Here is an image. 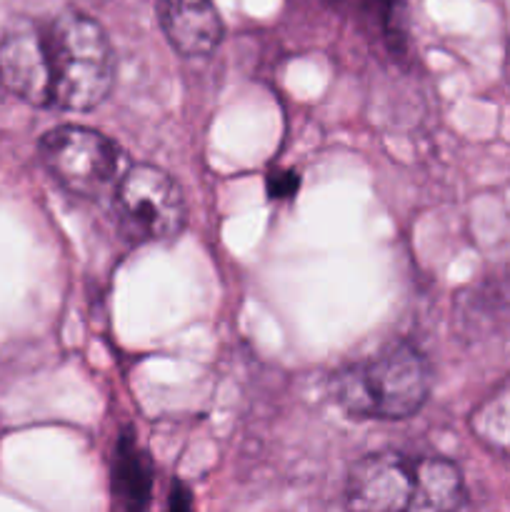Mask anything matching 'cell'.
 Returning <instances> with one entry per match:
<instances>
[{"label": "cell", "instance_id": "cell-5", "mask_svg": "<svg viewBox=\"0 0 510 512\" xmlns=\"http://www.w3.org/2000/svg\"><path fill=\"white\" fill-rule=\"evenodd\" d=\"M48 173L78 198H100L118 183V145L85 125H58L38 143Z\"/></svg>", "mask_w": 510, "mask_h": 512}, {"label": "cell", "instance_id": "cell-3", "mask_svg": "<svg viewBox=\"0 0 510 512\" xmlns=\"http://www.w3.org/2000/svg\"><path fill=\"white\" fill-rule=\"evenodd\" d=\"M433 385L428 360L410 343H390L370 358L345 365L333 378V395L355 418L403 420L425 405Z\"/></svg>", "mask_w": 510, "mask_h": 512}, {"label": "cell", "instance_id": "cell-8", "mask_svg": "<svg viewBox=\"0 0 510 512\" xmlns=\"http://www.w3.org/2000/svg\"><path fill=\"white\" fill-rule=\"evenodd\" d=\"M470 428L480 443L510 458V378L490 390L488 398L473 410Z\"/></svg>", "mask_w": 510, "mask_h": 512}, {"label": "cell", "instance_id": "cell-12", "mask_svg": "<svg viewBox=\"0 0 510 512\" xmlns=\"http://www.w3.org/2000/svg\"><path fill=\"white\" fill-rule=\"evenodd\" d=\"M85 3H103V0H85Z\"/></svg>", "mask_w": 510, "mask_h": 512}, {"label": "cell", "instance_id": "cell-9", "mask_svg": "<svg viewBox=\"0 0 510 512\" xmlns=\"http://www.w3.org/2000/svg\"><path fill=\"white\" fill-rule=\"evenodd\" d=\"M298 188V175L293 170H273L268 175V190L273 198H285V195H293Z\"/></svg>", "mask_w": 510, "mask_h": 512}, {"label": "cell", "instance_id": "cell-2", "mask_svg": "<svg viewBox=\"0 0 510 512\" xmlns=\"http://www.w3.org/2000/svg\"><path fill=\"white\" fill-rule=\"evenodd\" d=\"M40 68L48 108L93 110L108 98L115 60L103 25L88 13L65 10L40 25Z\"/></svg>", "mask_w": 510, "mask_h": 512}, {"label": "cell", "instance_id": "cell-4", "mask_svg": "<svg viewBox=\"0 0 510 512\" xmlns=\"http://www.w3.org/2000/svg\"><path fill=\"white\" fill-rule=\"evenodd\" d=\"M115 213L120 228L135 243H163L183 233L188 208L178 183L165 170L135 163L115 183Z\"/></svg>", "mask_w": 510, "mask_h": 512}, {"label": "cell", "instance_id": "cell-10", "mask_svg": "<svg viewBox=\"0 0 510 512\" xmlns=\"http://www.w3.org/2000/svg\"><path fill=\"white\" fill-rule=\"evenodd\" d=\"M193 505V498H190L188 488H183L180 483L173 485V493H170V508L173 510H188Z\"/></svg>", "mask_w": 510, "mask_h": 512}, {"label": "cell", "instance_id": "cell-7", "mask_svg": "<svg viewBox=\"0 0 510 512\" xmlns=\"http://www.w3.org/2000/svg\"><path fill=\"white\" fill-rule=\"evenodd\" d=\"M113 503L123 510H143L153 493V460L140 448L138 438L125 430L118 438L110 473Z\"/></svg>", "mask_w": 510, "mask_h": 512}, {"label": "cell", "instance_id": "cell-1", "mask_svg": "<svg viewBox=\"0 0 510 512\" xmlns=\"http://www.w3.org/2000/svg\"><path fill=\"white\" fill-rule=\"evenodd\" d=\"M465 500L460 470L435 455L370 453L353 465L345 485V503L353 510L445 512L463 508Z\"/></svg>", "mask_w": 510, "mask_h": 512}, {"label": "cell", "instance_id": "cell-11", "mask_svg": "<svg viewBox=\"0 0 510 512\" xmlns=\"http://www.w3.org/2000/svg\"><path fill=\"white\" fill-rule=\"evenodd\" d=\"M3 90H5V88H3V83H0V100H3Z\"/></svg>", "mask_w": 510, "mask_h": 512}, {"label": "cell", "instance_id": "cell-6", "mask_svg": "<svg viewBox=\"0 0 510 512\" xmlns=\"http://www.w3.org/2000/svg\"><path fill=\"white\" fill-rule=\"evenodd\" d=\"M155 13L180 55H210L223 40V20L213 0H155Z\"/></svg>", "mask_w": 510, "mask_h": 512}]
</instances>
